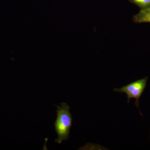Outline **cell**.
<instances>
[{"instance_id":"obj_2","label":"cell","mask_w":150,"mask_h":150,"mask_svg":"<svg viewBox=\"0 0 150 150\" xmlns=\"http://www.w3.org/2000/svg\"><path fill=\"white\" fill-rule=\"evenodd\" d=\"M148 79V77H146L141 79L133 82L127 85L123 86L121 88H115L113 89L114 92L126 93L128 99L127 101L128 103L130 102L131 98H135L136 99L135 105L138 108L142 116H143V115L139 108V101L142 93L146 88Z\"/></svg>"},{"instance_id":"obj_1","label":"cell","mask_w":150,"mask_h":150,"mask_svg":"<svg viewBox=\"0 0 150 150\" xmlns=\"http://www.w3.org/2000/svg\"><path fill=\"white\" fill-rule=\"evenodd\" d=\"M56 106L57 107V118L54 126L58 138L55 140V142L61 144L63 141L68 140L69 137L72 118L70 112V108L67 103H62L61 106L57 105Z\"/></svg>"},{"instance_id":"obj_3","label":"cell","mask_w":150,"mask_h":150,"mask_svg":"<svg viewBox=\"0 0 150 150\" xmlns=\"http://www.w3.org/2000/svg\"><path fill=\"white\" fill-rule=\"evenodd\" d=\"M133 20L136 23H150V7L141 10L139 13L133 16Z\"/></svg>"},{"instance_id":"obj_4","label":"cell","mask_w":150,"mask_h":150,"mask_svg":"<svg viewBox=\"0 0 150 150\" xmlns=\"http://www.w3.org/2000/svg\"><path fill=\"white\" fill-rule=\"evenodd\" d=\"M132 4L138 6L141 10L150 7V0H129Z\"/></svg>"}]
</instances>
